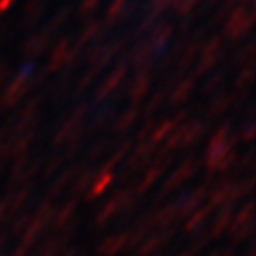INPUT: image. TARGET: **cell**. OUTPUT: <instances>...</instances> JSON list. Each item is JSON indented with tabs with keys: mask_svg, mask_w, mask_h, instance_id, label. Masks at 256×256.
Listing matches in <instances>:
<instances>
[{
	"mask_svg": "<svg viewBox=\"0 0 256 256\" xmlns=\"http://www.w3.org/2000/svg\"><path fill=\"white\" fill-rule=\"evenodd\" d=\"M248 27H250V16L245 14L243 10H239V12H236V14L232 16V19H230L228 30L232 36H239V34H243Z\"/></svg>",
	"mask_w": 256,
	"mask_h": 256,
	"instance_id": "1",
	"label": "cell"
}]
</instances>
